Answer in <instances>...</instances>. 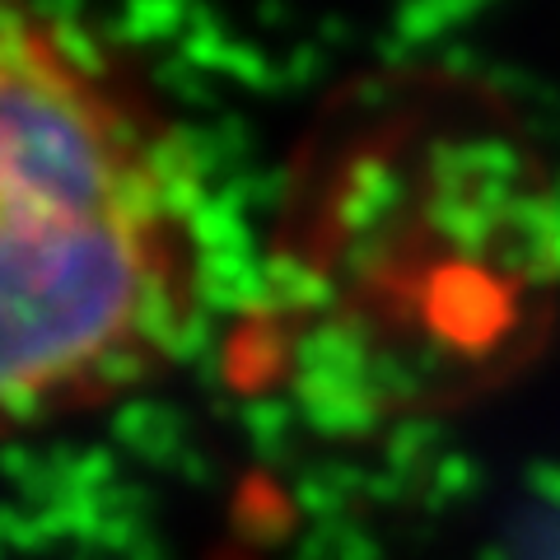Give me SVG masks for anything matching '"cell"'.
<instances>
[{"label": "cell", "mask_w": 560, "mask_h": 560, "mask_svg": "<svg viewBox=\"0 0 560 560\" xmlns=\"http://www.w3.org/2000/svg\"><path fill=\"white\" fill-rule=\"evenodd\" d=\"M201 290L206 191L178 121L113 47L0 10V434L160 378Z\"/></svg>", "instance_id": "6da1fadb"}]
</instances>
